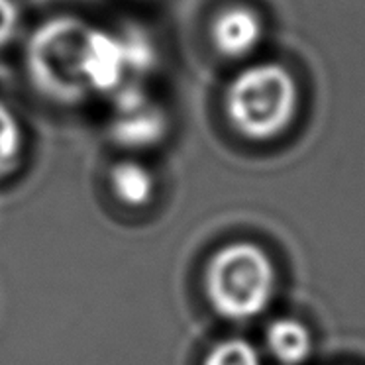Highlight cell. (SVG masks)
Here are the masks:
<instances>
[{
	"label": "cell",
	"instance_id": "cell-1",
	"mask_svg": "<svg viewBox=\"0 0 365 365\" xmlns=\"http://www.w3.org/2000/svg\"><path fill=\"white\" fill-rule=\"evenodd\" d=\"M277 291V269L269 254L240 240L218 247L202 273V293L216 317L247 322L269 309Z\"/></svg>",
	"mask_w": 365,
	"mask_h": 365
},
{
	"label": "cell",
	"instance_id": "cell-2",
	"mask_svg": "<svg viewBox=\"0 0 365 365\" xmlns=\"http://www.w3.org/2000/svg\"><path fill=\"white\" fill-rule=\"evenodd\" d=\"M297 85L277 63H259L242 71L226 93L232 126L247 140L265 142L285 132L297 112Z\"/></svg>",
	"mask_w": 365,
	"mask_h": 365
},
{
	"label": "cell",
	"instance_id": "cell-3",
	"mask_svg": "<svg viewBox=\"0 0 365 365\" xmlns=\"http://www.w3.org/2000/svg\"><path fill=\"white\" fill-rule=\"evenodd\" d=\"M88 30L91 26L79 18L57 16L43 22L28 41V73L51 101L75 104L88 95L81 69Z\"/></svg>",
	"mask_w": 365,
	"mask_h": 365
},
{
	"label": "cell",
	"instance_id": "cell-4",
	"mask_svg": "<svg viewBox=\"0 0 365 365\" xmlns=\"http://www.w3.org/2000/svg\"><path fill=\"white\" fill-rule=\"evenodd\" d=\"M114 118L110 122L112 142L130 151L158 148L169 132V118L158 104L151 103L134 81L114 93Z\"/></svg>",
	"mask_w": 365,
	"mask_h": 365
},
{
	"label": "cell",
	"instance_id": "cell-5",
	"mask_svg": "<svg viewBox=\"0 0 365 365\" xmlns=\"http://www.w3.org/2000/svg\"><path fill=\"white\" fill-rule=\"evenodd\" d=\"M83 79L88 93L114 95L130 83L124 38L103 28H93L87 34L83 48Z\"/></svg>",
	"mask_w": 365,
	"mask_h": 365
},
{
	"label": "cell",
	"instance_id": "cell-6",
	"mask_svg": "<svg viewBox=\"0 0 365 365\" xmlns=\"http://www.w3.org/2000/svg\"><path fill=\"white\" fill-rule=\"evenodd\" d=\"M263 36V24L254 10L232 6L218 14L212 24V41L216 49L228 57L252 53Z\"/></svg>",
	"mask_w": 365,
	"mask_h": 365
},
{
	"label": "cell",
	"instance_id": "cell-7",
	"mask_svg": "<svg viewBox=\"0 0 365 365\" xmlns=\"http://www.w3.org/2000/svg\"><path fill=\"white\" fill-rule=\"evenodd\" d=\"M108 187L116 202L130 210L150 207L158 192L155 175L138 159H120L114 163L108 173Z\"/></svg>",
	"mask_w": 365,
	"mask_h": 365
},
{
	"label": "cell",
	"instance_id": "cell-8",
	"mask_svg": "<svg viewBox=\"0 0 365 365\" xmlns=\"http://www.w3.org/2000/svg\"><path fill=\"white\" fill-rule=\"evenodd\" d=\"M265 346L271 357L281 365H302L312 354V334L299 318L283 317L273 320L265 332Z\"/></svg>",
	"mask_w": 365,
	"mask_h": 365
},
{
	"label": "cell",
	"instance_id": "cell-9",
	"mask_svg": "<svg viewBox=\"0 0 365 365\" xmlns=\"http://www.w3.org/2000/svg\"><path fill=\"white\" fill-rule=\"evenodd\" d=\"M24 151V132L16 114L0 101V181L14 173Z\"/></svg>",
	"mask_w": 365,
	"mask_h": 365
},
{
	"label": "cell",
	"instance_id": "cell-10",
	"mask_svg": "<svg viewBox=\"0 0 365 365\" xmlns=\"http://www.w3.org/2000/svg\"><path fill=\"white\" fill-rule=\"evenodd\" d=\"M202 365H263L262 354L246 338H226L208 349Z\"/></svg>",
	"mask_w": 365,
	"mask_h": 365
},
{
	"label": "cell",
	"instance_id": "cell-11",
	"mask_svg": "<svg viewBox=\"0 0 365 365\" xmlns=\"http://www.w3.org/2000/svg\"><path fill=\"white\" fill-rule=\"evenodd\" d=\"M124 38V48H126L128 69H130V79H142L145 73H150L158 63V51L153 41L148 34L142 30H130L122 34Z\"/></svg>",
	"mask_w": 365,
	"mask_h": 365
},
{
	"label": "cell",
	"instance_id": "cell-12",
	"mask_svg": "<svg viewBox=\"0 0 365 365\" xmlns=\"http://www.w3.org/2000/svg\"><path fill=\"white\" fill-rule=\"evenodd\" d=\"M20 28V10L16 0H0V48L14 40Z\"/></svg>",
	"mask_w": 365,
	"mask_h": 365
}]
</instances>
